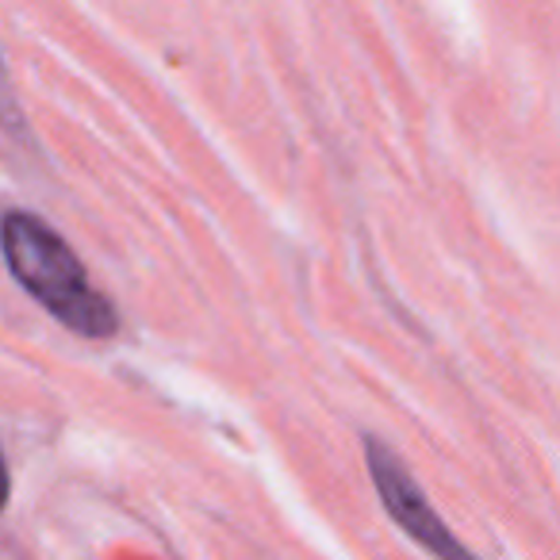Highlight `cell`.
<instances>
[{
    "label": "cell",
    "instance_id": "1",
    "mask_svg": "<svg viewBox=\"0 0 560 560\" xmlns=\"http://www.w3.org/2000/svg\"><path fill=\"white\" fill-rule=\"evenodd\" d=\"M0 257L32 300H39L66 330L78 338H112L119 315L104 292L89 284V272L73 246L32 211H4L0 215Z\"/></svg>",
    "mask_w": 560,
    "mask_h": 560
},
{
    "label": "cell",
    "instance_id": "2",
    "mask_svg": "<svg viewBox=\"0 0 560 560\" xmlns=\"http://www.w3.org/2000/svg\"><path fill=\"white\" fill-rule=\"evenodd\" d=\"M365 460H369V476H373V488L381 495L388 518L411 537L415 545L430 552L438 560H480L468 545H460V537L445 526L434 514L430 499L422 495L419 480L411 476V468L396 457L388 442L381 438H365Z\"/></svg>",
    "mask_w": 560,
    "mask_h": 560
},
{
    "label": "cell",
    "instance_id": "3",
    "mask_svg": "<svg viewBox=\"0 0 560 560\" xmlns=\"http://www.w3.org/2000/svg\"><path fill=\"white\" fill-rule=\"evenodd\" d=\"M9 495H12V476H9V465H4V453H0V511L9 506Z\"/></svg>",
    "mask_w": 560,
    "mask_h": 560
}]
</instances>
